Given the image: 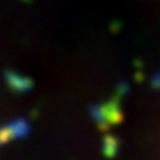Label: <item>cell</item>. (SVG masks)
Returning <instances> with one entry per match:
<instances>
[{"label": "cell", "instance_id": "1", "mask_svg": "<svg viewBox=\"0 0 160 160\" xmlns=\"http://www.w3.org/2000/svg\"><path fill=\"white\" fill-rule=\"evenodd\" d=\"M91 117L97 123L99 131H110V128L114 125H119L123 120V111L120 107V98L113 95L111 99L99 105H92L89 108Z\"/></svg>", "mask_w": 160, "mask_h": 160}, {"label": "cell", "instance_id": "2", "mask_svg": "<svg viewBox=\"0 0 160 160\" xmlns=\"http://www.w3.org/2000/svg\"><path fill=\"white\" fill-rule=\"evenodd\" d=\"M31 132V126L24 117H18L0 128V147L15 139H24Z\"/></svg>", "mask_w": 160, "mask_h": 160}, {"label": "cell", "instance_id": "3", "mask_svg": "<svg viewBox=\"0 0 160 160\" xmlns=\"http://www.w3.org/2000/svg\"><path fill=\"white\" fill-rule=\"evenodd\" d=\"M3 79H5L8 89L15 95H24L27 92L33 91V88H34V80L31 77L11 68H6L3 71Z\"/></svg>", "mask_w": 160, "mask_h": 160}, {"label": "cell", "instance_id": "4", "mask_svg": "<svg viewBox=\"0 0 160 160\" xmlns=\"http://www.w3.org/2000/svg\"><path fill=\"white\" fill-rule=\"evenodd\" d=\"M119 138L111 135V133H107L104 137V141H102V153L105 157H114L119 151Z\"/></svg>", "mask_w": 160, "mask_h": 160}, {"label": "cell", "instance_id": "5", "mask_svg": "<svg viewBox=\"0 0 160 160\" xmlns=\"http://www.w3.org/2000/svg\"><path fill=\"white\" fill-rule=\"evenodd\" d=\"M129 91H131L129 85H128L126 82H122V83H119V85H117V88H116L114 95H116V97H119L120 99H122L125 95H128V93H129Z\"/></svg>", "mask_w": 160, "mask_h": 160}, {"label": "cell", "instance_id": "6", "mask_svg": "<svg viewBox=\"0 0 160 160\" xmlns=\"http://www.w3.org/2000/svg\"><path fill=\"white\" fill-rule=\"evenodd\" d=\"M151 88L156 89V91H160V71H157L153 77H151Z\"/></svg>", "mask_w": 160, "mask_h": 160}, {"label": "cell", "instance_id": "7", "mask_svg": "<svg viewBox=\"0 0 160 160\" xmlns=\"http://www.w3.org/2000/svg\"><path fill=\"white\" fill-rule=\"evenodd\" d=\"M25 2H31V0H25Z\"/></svg>", "mask_w": 160, "mask_h": 160}]
</instances>
